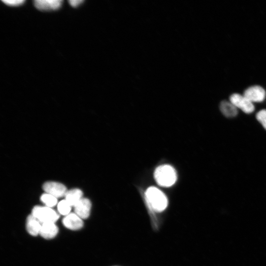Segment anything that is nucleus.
<instances>
[{
  "instance_id": "obj_1",
  "label": "nucleus",
  "mask_w": 266,
  "mask_h": 266,
  "mask_svg": "<svg viewBox=\"0 0 266 266\" xmlns=\"http://www.w3.org/2000/svg\"><path fill=\"white\" fill-rule=\"evenodd\" d=\"M145 197L150 207L155 211H163L167 205L166 195L156 187L148 188L145 192Z\"/></svg>"
},
{
  "instance_id": "obj_2",
  "label": "nucleus",
  "mask_w": 266,
  "mask_h": 266,
  "mask_svg": "<svg viewBox=\"0 0 266 266\" xmlns=\"http://www.w3.org/2000/svg\"><path fill=\"white\" fill-rule=\"evenodd\" d=\"M154 177L157 183L163 187H168L174 184L177 176L175 169L169 165H161L156 169Z\"/></svg>"
},
{
  "instance_id": "obj_3",
  "label": "nucleus",
  "mask_w": 266,
  "mask_h": 266,
  "mask_svg": "<svg viewBox=\"0 0 266 266\" xmlns=\"http://www.w3.org/2000/svg\"><path fill=\"white\" fill-rule=\"evenodd\" d=\"M32 215L41 223L54 222L59 219V215L52 208L47 206H34L32 212Z\"/></svg>"
},
{
  "instance_id": "obj_4",
  "label": "nucleus",
  "mask_w": 266,
  "mask_h": 266,
  "mask_svg": "<svg viewBox=\"0 0 266 266\" xmlns=\"http://www.w3.org/2000/svg\"><path fill=\"white\" fill-rule=\"evenodd\" d=\"M230 101L237 108L240 109L245 113H251L255 110L253 102L243 95H242L237 93L233 94L230 97Z\"/></svg>"
},
{
  "instance_id": "obj_5",
  "label": "nucleus",
  "mask_w": 266,
  "mask_h": 266,
  "mask_svg": "<svg viewBox=\"0 0 266 266\" xmlns=\"http://www.w3.org/2000/svg\"><path fill=\"white\" fill-rule=\"evenodd\" d=\"M243 95L253 103L260 102L265 99L266 91L261 86L255 85L246 89Z\"/></svg>"
},
{
  "instance_id": "obj_6",
  "label": "nucleus",
  "mask_w": 266,
  "mask_h": 266,
  "mask_svg": "<svg viewBox=\"0 0 266 266\" xmlns=\"http://www.w3.org/2000/svg\"><path fill=\"white\" fill-rule=\"evenodd\" d=\"M44 191L56 198L65 196L66 193L65 186L60 183L56 182H47L43 185Z\"/></svg>"
},
{
  "instance_id": "obj_7",
  "label": "nucleus",
  "mask_w": 266,
  "mask_h": 266,
  "mask_svg": "<svg viewBox=\"0 0 266 266\" xmlns=\"http://www.w3.org/2000/svg\"><path fill=\"white\" fill-rule=\"evenodd\" d=\"M62 222L66 228L73 231L80 230L83 226L82 219L75 213H70L65 216Z\"/></svg>"
},
{
  "instance_id": "obj_8",
  "label": "nucleus",
  "mask_w": 266,
  "mask_h": 266,
  "mask_svg": "<svg viewBox=\"0 0 266 266\" xmlns=\"http://www.w3.org/2000/svg\"><path fill=\"white\" fill-rule=\"evenodd\" d=\"M74 213L82 219L89 217L91 208V203L89 200L82 198L74 206Z\"/></svg>"
},
{
  "instance_id": "obj_9",
  "label": "nucleus",
  "mask_w": 266,
  "mask_h": 266,
  "mask_svg": "<svg viewBox=\"0 0 266 266\" xmlns=\"http://www.w3.org/2000/svg\"><path fill=\"white\" fill-rule=\"evenodd\" d=\"M61 0H35L34 1L35 7L41 11L55 10L59 9L62 5Z\"/></svg>"
},
{
  "instance_id": "obj_10",
  "label": "nucleus",
  "mask_w": 266,
  "mask_h": 266,
  "mask_svg": "<svg viewBox=\"0 0 266 266\" xmlns=\"http://www.w3.org/2000/svg\"><path fill=\"white\" fill-rule=\"evenodd\" d=\"M58 228L54 222L41 223L39 234L47 239L55 237L58 233Z\"/></svg>"
},
{
  "instance_id": "obj_11",
  "label": "nucleus",
  "mask_w": 266,
  "mask_h": 266,
  "mask_svg": "<svg viewBox=\"0 0 266 266\" xmlns=\"http://www.w3.org/2000/svg\"><path fill=\"white\" fill-rule=\"evenodd\" d=\"M41 223L32 214L28 216L26 220V227L28 233L33 236L39 234Z\"/></svg>"
},
{
  "instance_id": "obj_12",
  "label": "nucleus",
  "mask_w": 266,
  "mask_h": 266,
  "mask_svg": "<svg viewBox=\"0 0 266 266\" xmlns=\"http://www.w3.org/2000/svg\"><path fill=\"white\" fill-rule=\"evenodd\" d=\"M220 109L227 117H233L238 113L237 108L231 102L223 100L220 104Z\"/></svg>"
},
{
  "instance_id": "obj_13",
  "label": "nucleus",
  "mask_w": 266,
  "mask_h": 266,
  "mask_svg": "<svg viewBox=\"0 0 266 266\" xmlns=\"http://www.w3.org/2000/svg\"><path fill=\"white\" fill-rule=\"evenodd\" d=\"M82 192L79 189H73L66 192L65 200L71 206H74L83 198Z\"/></svg>"
},
{
  "instance_id": "obj_14",
  "label": "nucleus",
  "mask_w": 266,
  "mask_h": 266,
  "mask_svg": "<svg viewBox=\"0 0 266 266\" xmlns=\"http://www.w3.org/2000/svg\"><path fill=\"white\" fill-rule=\"evenodd\" d=\"M40 200L46 206L50 208L56 205L57 203V198L47 193L43 194L40 197Z\"/></svg>"
},
{
  "instance_id": "obj_15",
  "label": "nucleus",
  "mask_w": 266,
  "mask_h": 266,
  "mask_svg": "<svg viewBox=\"0 0 266 266\" xmlns=\"http://www.w3.org/2000/svg\"><path fill=\"white\" fill-rule=\"evenodd\" d=\"M57 208L60 214L66 216L70 213L71 206L65 199L58 203Z\"/></svg>"
},
{
  "instance_id": "obj_16",
  "label": "nucleus",
  "mask_w": 266,
  "mask_h": 266,
  "mask_svg": "<svg viewBox=\"0 0 266 266\" xmlns=\"http://www.w3.org/2000/svg\"><path fill=\"white\" fill-rule=\"evenodd\" d=\"M257 120L262 125L266 130V109L259 111L256 115Z\"/></svg>"
},
{
  "instance_id": "obj_17",
  "label": "nucleus",
  "mask_w": 266,
  "mask_h": 266,
  "mask_svg": "<svg viewBox=\"0 0 266 266\" xmlns=\"http://www.w3.org/2000/svg\"><path fill=\"white\" fill-rule=\"evenodd\" d=\"M5 4L11 6H19L24 2L23 0H2Z\"/></svg>"
},
{
  "instance_id": "obj_18",
  "label": "nucleus",
  "mask_w": 266,
  "mask_h": 266,
  "mask_svg": "<svg viewBox=\"0 0 266 266\" xmlns=\"http://www.w3.org/2000/svg\"><path fill=\"white\" fill-rule=\"evenodd\" d=\"M83 1L82 0H69V3L72 7H76L83 2Z\"/></svg>"
}]
</instances>
